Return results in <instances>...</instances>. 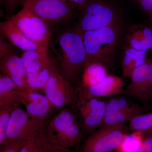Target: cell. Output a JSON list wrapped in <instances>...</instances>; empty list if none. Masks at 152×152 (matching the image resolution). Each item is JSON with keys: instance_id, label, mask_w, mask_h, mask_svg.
<instances>
[{"instance_id": "cell-39", "label": "cell", "mask_w": 152, "mask_h": 152, "mask_svg": "<svg viewBox=\"0 0 152 152\" xmlns=\"http://www.w3.org/2000/svg\"><path fill=\"white\" fill-rule=\"evenodd\" d=\"M117 152H121L118 151H117Z\"/></svg>"}, {"instance_id": "cell-14", "label": "cell", "mask_w": 152, "mask_h": 152, "mask_svg": "<svg viewBox=\"0 0 152 152\" xmlns=\"http://www.w3.org/2000/svg\"><path fill=\"white\" fill-rule=\"evenodd\" d=\"M0 31L1 34L11 43L24 52L42 49L27 38L10 19L1 22Z\"/></svg>"}, {"instance_id": "cell-4", "label": "cell", "mask_w": 152, "mask_h": 152, "mask_svg": "<svg viewBox=\"0 0 152 152\" xmlns=\"http://www.w3.org/2000/svg\"><path fill=\"white\" fill-rule=\"evenodd\" d=\"M9 19L29 39L47 50L51 33L43 20L24 7Z\"/></svg>"}, {"instance_id": "cell-28", "label": "cell", "mask_w": 152, "mask_h": 152, "mask_svg": "<svg viewBox=\"0 0 152 152\" xmlns=\"http://www.w3.org/2000/svg\"><path fill=\"white\" fill-rule=\"evenodd\" d=\"M27 141H20L6 143L0 148V152H20Z\"/></svg>"}, {"instance_id": "cell-2", "label": "cell", "mask_w": 152, "mask_h": 152, "mask_svg": "<svg viewBox=\"0 0 152 152\" xmlns=\"http://www.w3.org/2000/svg\"><path fill=\"white\" fill-rule=\"evenodd\" d=\"M47 135L51 146L70 148L81 141L82 133L71 111L64 109L53 117L46 125Z\"/></svg>"}, {"instance_id": "cell-3", "label": "cell", "mask_w": 152, "mask_h": 152, "mask_svg": "<svg viewBox=\"0 0 152 152\" xmlns=\"http://www.w3.org/2000/svg\"><path fill=\"white\" fill-rule=\"evenodd\" d=\"M118 38L116 25L85 32L83 39L87 54L86 64L108 62L113 53Z\"/></svg>"}, {"instance_id": "cell-17", "label": "cell", "mask_w": 152, "mask_h": 152, "mask_svg": "<svg viewBox=\"0 0 152 152\" xmlns=\"http://www.w3.org/2000/svg\"><path fill=\"white\" fill-rule=\"evenodd\" d=\"M21 58L27 72H35L48 68L53 64L43 49L31 50L23 53Z\"/></svg>"}, {"instance_id": "cell-29", "label": "cell", "mask_w": 152, "mask_h": 152, "mask_svg": "<svg viewBox=\"0 0 152 152\" xmlns=\"http://www.w3.org/2000/svg\"><path fill=\"white\" fill-rule=\"evenodd\" d=\"M14 53L13 49L5 40V38L1 34L0 38V59Z\"/></svg>"}, {"instance_id": "cell-11", "label": "cell", "mask_w": 152, "mask_h": 152, "mask_svg": "<svg viewBox=\"0 0 152 152\" xmlns=\"http://www.w3.org/2000/svg\"><path fill=\"white\" fill-rule=\"evenodd\" d=\"M21 92L26 102L24 106L29 117L40 122L45 123L47 118L56 108L42 93L29 90Z\"/></svg>"}, {"instance_id": "cell-25", "label": "cell", "mask_w": 152, "mask_h": 152, "mask_svg": "<svg viewBox=\"0 0 152 152\" xmlns=\"http://www.w3.org/2000/svg\"><path fill=\"white\" fill-rule=\"evenodd\" d=\"M15 106L0 107V148L7 141V132Z\"/></svg>"}, {"instance_id": "cell-16", "label": "cell", "mask_w": 152, "mask_h": 152, "mask_svg": "<svg viewBox=\"0 0 152 152\" xmlns=\"http://www.w3.org/2000/svg\"><path fill=\"white\" fill-rule=\"evenodd\" d=\"M26 104L21 91L10 79L0 74V107Z\"/></svg>"}, {"instance_id": "cell-37", "label": "cell", "mask_w": 152, "mask_h": 152, "mask_svg": "<svg viewBox=\"0 0 152 152\" xmlns=\"http://www.w3.org/2000/svg\"><path fill=\"white\" fill-rule=\"evenodd\" d=\"M137 1L138 2H139L141 3V2L142 1H144V0H137Z\"/></svg>"}, {"instance_id": "cell-18", "label": "cell", "mask_w": 152, "mask_h": 152, "mask_svg": "<svg viewBox=\"0 0 152 152\" xmlns=\"http://www.w3.org/2000/svg\"><path fill=\"white\" fill-rule=\"evenodd\" d=\"M127 42L128 47L138 50H152V30L142 26H134L128 33Z\"/></svg>"}, {"instance_id": "cell-38", "label": "cell", "mask_w": 152, "mask_h": 152, "mask_svg": "<svg viewBox=\"0 0 152 152\" xmlns=\"http://www.w3.org/2000/svg\"><path fill=\"white\" fill-rule=\"evenodd\" d=\"M138 152H144L143 151H142V150L141 149H140V151H139Z\"/></svg>"}, {"instance_id": "cell-9", "label": "cell", "mask_w": 152, "mask_h": 152, "mask_svg": "<svg viewBox=\"0 0 152 152\" xmlns=\"http://www.w3.org/2000/svg\"><path fill=\"white\" fill-rule=\"evenodd\" d=\"M23 4L48 25L68 20L73 11L60 0H24Z\"/></svg>"}, {"instance_id": "cell-32", "label": "cell", "mask_w": 152, "mask_h": 152, "mask_svg": "<svg viewBox=\"0 0 152 152\" xmlns=\"http://www.w3.org/2000/svg\"><path fill=\"white\" fill-rule=\"evenodd\" d=\"M24 0H5L6 9L9 13L13 12L16 9L20 3H23Z\"/></svg>"}, {"instance_id": "cell-19", "label": "cell", "mask_w": 152, "mask_h": 152, "mask_svg": "<svg viewBox=\"0 0 152 152\" xmlns=\"http://www.w3.org/2000/svg\"><path fill=\"white\" fill-rule=\"evenodd\" d=\"M104 64L98 62L87 63L83 71L81 85L78 89L87 88L97 84L108 75Z\"/></svg>"}, {"instance_id": "cell-5", "label": "cell", "mask_w": 152, "mask_h": 152, "mask_svg": "<svg viewBox=\"0 0 152 152\" xmlns=\"http://www.w3.org/2000/svg\"><path fill=\"white\" fill-rule=\"evenodd\" d=\"M123 126L124 124L101 126L87 139L82 152H110L117 149L125 135Z\"/></svg>"}, {"instance_id": "cell-35", "label": "cell", "mask_w": 152, "mask_h": 152, "mask_svg": "<svg viewBox=\"0 0 152 152\" xmlns=\"http://www.w3.org/2000/svg\"><path fill=\"white\" fill-rule=\"evenodd\" d=\"M46 152H59L58 148L51 146Z\"/></svg>"}, {"instance_id": "cell-31", "label": "cell", "mask_w": 152, "mask_h": 152, "mask_svg": "<svg viewBox=\"0 0 152 152\" xmlns=\"http://www.w3.org/2000/svg\"><path fill=\"white\" fill-rule=\"evenodd\" d=\"M140 3L144 12L152 22V0H144Z\"/></svg>"}, {"instance_id": "cell-7", "label": "cell", "mask_w": 152, "mask_h": 152, "mask_svg": "<svg viewBox=\"0 0 152 152\" xmlns=\"http://www.w3.org/2000/svg\"><path fill=\"white\" fill-rule=\"evenodd\" d=\"M82 12L77 28L83 33L116 25L117 18L115 11L104 3L88 2Z\"/></svg>"}, {"instance_id": "cell-20", "label": "cell", "mask_w": 152, "mask_h": 152, "mask_svg": "<svg viewBox=\"0 0 152 152\" xmlns=\"http://www.w3.org/2000/svg\"><path fill=\"white\" fill-rule=\"evenodd\" d=\"M146 52L128 47L124 52L122 60L123 77L130 78L133 72L148 59Z\"/></svg>"}, {"instance_id": "cell-6", "label": "cell", "mask_w": 152, "mask_h": 152, "mask_svg": "<svg viewBox=\"0 0 152 152\" xmlns=\"http://www.w3.org/2000/svg\"><path fill=\"white\" fill-rule=\"evenodd\" d=\"M45 124L46 123L31 118L26 111L16 106L12 113L4 144L20 141H27L37 136Z\"/></svg>"}, {"instance_id": "cell-1", "label": "cell", "mask_w": 152, "mask_h": 152, "mask_svg": "<svg viewBox=\"0 0 152 152\" xmlns=\"http://www.w3.org/2000/svg\"><path fill=\"white\" fill-rule=\"evenodd\" d=\"M83 34L84 33L77 28L64 32L58 40L61 53L59 71L70 83L83 71L86 62Z\"/></svg>"}, {"instance_id": "cell-30", "label": "cell", "mask_w": 152, "mask_h": 152, "mask_svg": "<svg viewBox=\"0 0 152 152\" xmlns=\"http://www.w3.org/2000/svg\"><path fill=\"white\" fill-rule=\"evenodd\" d=\"M64 4L71 8L72 10L75 9L81 11L83 10L88 4V0H60Z\"/></svg>"}, {"instance_id": "cell-33", "label": "cell", "mask_w": 152, "mask_h": 152, "mask_svg": "<svg viewBox=\"0 0 152 152\" xmlns=\"http://www.w3.org/2000/svg\"><path fill=\"white\" fill-rule=\"evenodd\" d=\"M141 149L144 152H152V135L143 139Z\"/></svg>"}, {"instance_id": "cell-34", "label": "cell", "mask_w": 152, "mask_h": 152, "mask_svg": "<svg viewBox=\"0 0 152 152\" xmlns=\"http://www.w3.org/2000/svg\"><path fill=\"white\" fill-rule=\"evenodd\" d=\"M152 90V60L151 61V66H150V71L149 76L148 79V81L146 86L145 90V98L148 96L151 90Z\"/></svg>"}, {"instance_id": "cell-23", "label": "cell", "mask_w": 152, "mask_h": 152, "mask_svg": "<svg viewBox=\"0 0 152 152\" xmlns=\"http://www.w3.org/2000/svg\"><path fill=\"white\" fill-rule=\"evenodd\" d=\"M141 113V110L138 107L132 106L122 110L105 116L101 126L124 124L127 120L130 121L133 117Z\"/></svg>"}, {"instance_id": "cell-13", "label": "cell", "mask_w": 152, "mask_h": 152, "mask_svg": "<svg viewBox=\"0 0 152 152\" xmlns=\"http://www.w3.org/2000/svg\"><path fill=\"white\" fill-rule=\"evenodd\" d=\"M0 59L1 73L10 79L21 91L29 90L27 71L21 58L12 53Z\"/></svg>"}, {"instance_id": "cell-15", "label": "cell", "mask_w": 152, "mask_h": 152, "mask_svg": "<svg viewBox=\"0 0 152 152\" xmlns=\"http://www.w3.org/2000/svg\"><path fill=\"white\" fill-rule=\"evenodd\" d=\"M151 59H148L143 64L137 68L131 76V83L125 90L127 95L137 98H145V90L149 76Z\"/></svg>"}, {"instance_id": "cell-21", "label": "cell", "mask_w": 152, "mask_h": 152, "mask_svg": "<svg viewBox=\"0 0 152 152\" xmlns=\"http://www.w3.org/2000/svg\"><path fill=\"white\" fill-rule=\"evenodd\" d=\"M53 64L48 68L35 72H27V82L30 91L45 93V88L51 75Z\"/></svg>"}, {"instance_id": "cell-12", "label": "cell", "mask_w": 152, "mask_h": 152, "mask_svg": "<svg viewBox=\"0 0 152 152\" xmlns=\"http://www.w3.org/2000/svg\"><path fill=\"white\" fill-rule=\"evenodd\" d=\"M124 86L123 79L118 76L108 75L97 84L87 88L77 89V98L87 100L117 94Z\"/></svg>"}, {"instance_id": "cell-24", "label": "cell", "mask_w": 152, "mask_h": 152, "mask_svg": "<svg viewBox=\"0 0 152 152\" xmlns=\"http://www.w3.org/2000/svg\"><path fill=\"white\" fill-rule=\"evenodd\" d=\"M142 132H134L130 134H125L121 143L117 151L121 152H138L142 143Z\"/></svg>"}, {"instance_id": "cell-22", "label": "cell", "mask_w": 152, "mask_h": 152, "mask_svg": "<svg viewBox=\"0 0 152 152\" xmlns=\"http://www.w3.org/2000/svg\"><path fill=\"white\" fill-rule=\"evenodd\" d=\"M51 147L45 124L37 136L26 142L20 152H46Z\"/></svg>"}, {"instance_id": "cell-8", "label": "cell", "mask_w": 152, "mask_h": 152, "mask_svg": "<svg viewBox=\"0 0 152 152\" xmlns=\"http://www.w3.org/2000/svg\"><path fill=\"white\" fill-rule=\"evenodd\" d=\"M44 94L55 107H64L77 101V91L53 65Z\"/></svg>"}, {"instance_id": "cell-10", "label": "cell", "mask_w": 152, "mask_h": 152, "mask_svg": "<svg viewBox=\"0 0 152 152\" xmlns=\"http://www.w3.org/2000/svg\"><path fill=\"white\" fill-rule=\"evenodd\" d=\"M77 102L83 119V129L86 132L91 134L102 125L105 115V102L97 98L78 99Z\"/></svg>"}, {"instance_id": "cell-36", "label": "cell", "mask_w": 152, "mask_h": 152, "mask_svg": "<svg viewBox=\"0 0 152 152\" xmlns=\"http://www.w3.org/2000/svg\"><path fill=\"white\" fill-rule=\"evenodd\" d=\"M59 152H74L70 148H58Z\"/></svg>"}, {"instance_id": "cell-27", "label": "cell", "mask_w": 152, "mask_h": 152, "mask_svg": "<svg viewBox=\"0 0 152 152\" xmlns=\"http://www.w3.org/2000/svg\"><path fill=\"white\" fill-rule=\"evenodd\" d=\"M105 116L122 110L132 106L126 99L123 98L112 99L107 102H105Z\"/></svg>"}, {"instance_id": "cell-26", "label": "cell", "mask_w": 152, "mask_h": 152, "mask_svg": "<svg viewBox=\"0 0 152 152\" xmlns=\"http://www.w3.org/2000/svg\"><path fill=\"white\" fill-rule=\"evenodd\" d=\"M129 121L130 129L134 132H152V113L140 115L133 117Z\"/></svg>"}]
</instances>
